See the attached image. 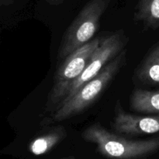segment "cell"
Wrapping results in <instances>:
<instances>
[{"label":"cell","instance_id":"2","mask_svg":"<svg viewBox=\"0 0 159 159\" xmlns=\"http://www.w3.org/2000/svg\"><path fill=\"white\" fill-rule=\"evenodd\" d=\"M82 137L87 142L96 144L98 152L110 159H141L159 150V137L129 139L112 133L99 123L86 127Z\"/></svg>","mask_w":159,"mask_h":159},{"label":"cell","instance_id":"13","mask_svg":"<svg viewBox=\"0 0 159 159\" xmlns=\"http://www.w3.org/2000/svg\"><path fill=\"white\" fill-rule=\"evenodd\" d=\"M66 159H75V158H73V157H70V158H68Z\"/></svg>","mask_w":159,"mask_h":159},{"label":"cell","instance_id":"6","mask_svg":"<svg viewBox=\"0 0 159 159\" xmlns=\"http://www.w3.org/2000/svg\"><path fill=\"white\" fill-rule=\"evenodd\" d=\"M112 127L117 133L128 136L153 134L159 132V114L154 116L131 114L124 110L118 100L115 104Z\"/></svg>","mask_w":159,"mask_h":159},{"label":"cell","instance_id":"10","mask_svg":"<svg viewBox=\"0 0 159 159\" xmlns=\"http://www.w3.org/2000/svg\"><path fill=\"white\" fill-rule=\"evenodd\" d=\"M130 107L138 113L159 114V90L134 89L130 96Z\"/></svg>","mask_w":159,"mask_h":159},{"label":"cell","instance_id":"9","mask_svg":"<svg viewBox=\"0 0 159 159\" xmlns=\"http://www.w3.org/2000/svg\"><path fill=\"white\" fill-rule=\"evenodd\" d=\"M134 21L146 30L159 28V0H137Z\"/></svg>","mask_w":159,"mask_h":159},{"label":"cell","instance_id":"11","mask_svg":"<svg viewBox=\"0 0 159 159\" xmlns=\"http://www.w3.org/2000/svg\"><path fill=\"white\" fill-rule=\"evenodd\" d=\"M15 0H0V8L12 5Z\"/></svg>","mask_w":159,"mask_h":159},{"label":"cell","instance_id":"5","mask_svg":"<svg viewBox=\"0 0 159 159\" xmlns=\"http://www.w3.org/2000/svg\"><path fill=\"white\" fill-rule=\"evenodd\" d=\"M128 41L129 37L123 29L101 37L100 43L90 55L83 71L71 85L62 102L71 98L82 85L96 77L112 59L124 50Z\"/></svg>","mask_w":159,"mask_h":159},{"label":"cell","instance_id":"12","mask_svg":"<svg viewBox=\"0 0 159 159\" xmlns=\"http://www.w3.org/2000/svg\"><path fill=\"white\" fill-rule=\"evenodd\" d=\"M48 3L51 5H55V6H57V5L61 4V3L64 2L65 0H46Z\"/></svg>","mask_w":159,"mask_h":159},{"label":"cell","instance_id":"8","mask_svg":"<svg viewBox=\"0 0 159 159\" xmlns=\"http://www.w3.org/2000/svg\"><path fill=\"white\" fill-rule=\"evenodd\" d=\"M67 135L66 129L61 125L47 128L30 141L29 151L34 155H44L61 142Z\"/></svg>","mask_w":159,"mask_h":159},{"label":"cell","instance_id":"4","mask_svg":"<svg viewBox=\"0 0 159 159\" xmlns=\"http://www.w3.org/2000/svg\"><path fill=\"white\" fill-rule=\"evenodd\" d=\"M100 40L99 37L93 39L65 57L59 65L43 109V116L53 113L65 99L71 85L83 71L90 55L96 49Z\"/></svg>","mask_w":159,"mask_h":159},{"label":"cell","instance_id":"7","mask_svg":"<svg viewBox=\"0 0 159 159\" xmlns=\"http://www.w3.org/2000/svg\"><path fill=\"white\" fill-rule=\"evenodd\" d=\"M133 82L135 85H159V43L148 52L135 68Z\"/></svg>","mask_w":159,"mask_h":159},{"label":"cell","instance_id":"1","mask_svg":"<svg viewBox=\"0 0 159 159\" xmlns=\"http://www.w3.org/2000/svg\"><path fill=\"white\" fill-rule=\"evenodd\" d=\"M127 49L112 59L92 80L82 85L71 98L62 102L53 113L43 116L42 127L69 120L89 108L108 88L118 73L127 65Z\"/></svg>","mask_w":159,"mask_h":159},{"label":"cell","instance_id":"3","mask_svg":"<svg viewBox=\"0 0 159 159\" xmlns=\"http://www.w3.org/2000/svg\"><path fill=\"white\" fill-rule=\"evenodd\" d=\"M110 2L111 0H89L84 6L64 33L57 51V60L63 61L93 40Z\"/></svg>","mask_w":159,"mask_h":159}]
</instances>
